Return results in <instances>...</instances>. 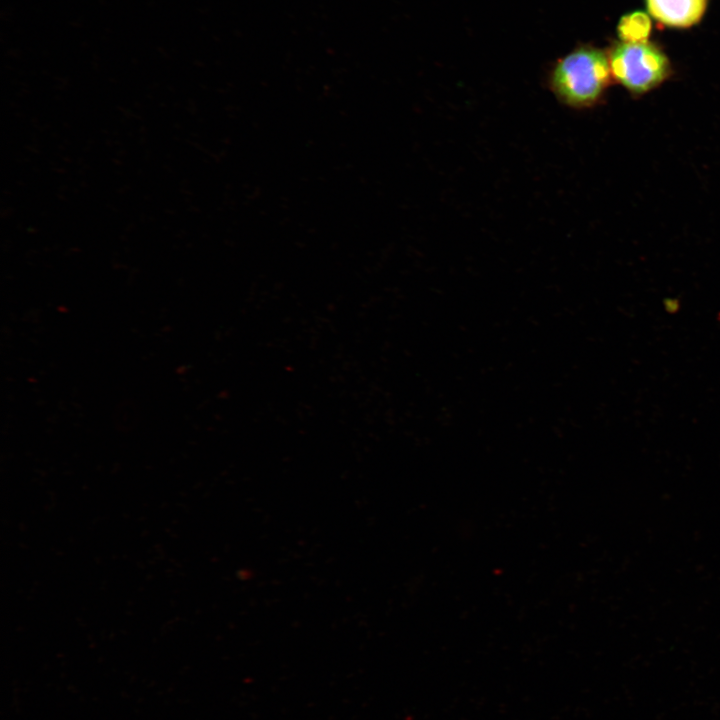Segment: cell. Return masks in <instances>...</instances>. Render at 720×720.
<instances>
[{"label":"cell","instance_id":"cell-3","mask_svg":"<svg viewBox=\"0 0 720 720\" xmlns=\"http://www.w3.org/2000/svg\"><path fill=\"white\" fill-rule=\"evenodd\" d=\"M651 16L673 28L690 27L702 18L707 0H646Z\"/></svg>","mask_w":720,"mask_h":720},{"label":"cell","instance_id":"cell-2","mask_svg":"<svg viewBox=\"0 0 720 720\" xmlns=\"http://www.w3.org/2000/svg\"><path fill=\"white\" fill-rule=\"evenodd\" d=\"M608 58L612 77L634 94L657 87L670 73L666 55L648 41L617 43Z\"/></svg>","mask_w":720,"mask_h":720},{"label":"cell","instance_id":"cell-1","mask_svg":"<svg viewBox=\"0 0 720 720\" xmlns=\"http://www.w3.org/2000/svg\"><path fill=\"white\" fill-rule=\"evenodd\" d=\"M608 55L592 46H581L552 67L549 86L557 99L572 108L599 102L611 80Z\"/></svg>","mask_w":720,"mask_h":720},{"label":"cell","instance_id":"cell-4","mask_svg":"<svg viewBox=\"0 0 720 720\" xmlns=\"http://www.w3.org/2000/svg\"><path fill=\"white\" fill-rule=\"evenodd\" d=\"M622 42H646L651 32V21L643 12L624 15L617 27Z\"/></svg>","mask_w":720,"mask_h":720}]
</instances>
